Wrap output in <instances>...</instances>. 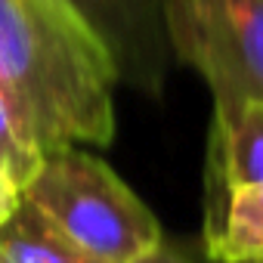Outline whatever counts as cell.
Wrapping results in <instances>:
<instances>
[{
  "instance_id": "9",
  "label": "cell",
  "mask_w": 263,
  "mask_h": 263,
  "mask_svg": "<svg viewBox=\"0 0 263 263\" xmlns=\"http://www.w3.org/2000/svg\"><path fill=\"white\" fill-rule=\"evenodd\" d=\"M134 263H195L183 248H177L174 241H167V238H161L152 251H146L143 257H137Z\"/></svg>"
},
{
  "instance_id": "5",
  "label": "cell",
  "mask_w": 263,
  "mask_h": 263,
  "mask_svg": "<svg viewBox=\"0 0 263 263\" xmlns=\"http://www.w3.org/2000/svg\"><path fill=\"white\" fill-rule=\"evenodd\" d=\"M235 189H263V102H214L204 171V245L217 235L226 198Z\"/></svg>"
},
{
  "instance_id": "4",
  "label": "cell",
  "mask_w": 263,
  "mask_h": 263,
  "mask_svg": "<svg viewBox=\"0 0 263 263\" xmlns=\"http://www.w3.org/2000/svg\"><path fill=\"white\" fill-rule=\"evenodd\" d=\"M99 34L115 59L121 84L158 96L171 65L164 0H68Z\"/></svg>"
},
{
  "instance_id": "2",
  "label": "cell",
  "mask_w": 263,
  "mask_h": 263,
  "mask_svg": "<svg viewBox=\"0 0 263 263\" xmlns=\"http://www.w3.org/2000/svg\"><path fill=\"white\" fill-rule=\"evenodd\" d=\"M22 198L99 263H134L164 238L140 195L78 146L47 152Z\"/></svg>"
},
{
  "instance_id": "10",
  "label": "cell",
  "mask_w": 263,
  "mask_h": 263,
  "mask_svg": "<svg viewBox=\"0 0 263 263\" xmlns=\"http://www.w3.org/2000/svg\"><path fill=\"white\" fill-rule=\"evenodd\" d=\"M19 201H22V189L13 183V177L7 171H0V226L13 217V211L19 208Z\"/></svg>"
},
{
  "instance_id": "8",
  "label": "cell",
  "mask_w": 263,
  "mask_h": 263,
  "mask_svg": "<svg viewBox=\"0 0 263 263\" xmlns=\"http://www.w3.org/2000/svg\"><path fill=\"white\" fill-rule=\"evenodd\" d=\"M41 161H44V152L28 137V130L22 127L19 115L7 102V96L0 93V171H7L13 177V183L19 189H25L31 183V177L37 174Z\"/></svg>"
},
{
  "instance_id": "11",
  "label": "cell",
  "mask_w": 263,
  "mask_h": 263,
  "mask_svg": "<svg viewBox=\"0 0 263 263\" xmlns=\"http://www.w3.org/2000/svg\"><path fill=\"white\" fill-rule=\"evenodd\" d=\"M0 263H4V260H0Z\"/></svg>"
},
{
  "instance_id": "1",
  "label": "cell",
  "mask_w": 263,
  "mask_h": 263,
  "mask_svg": "<svg viewBox=\"0 0 263 263\" xmlns=\"http://www.w3.org/2000/svg\"><path fill=\"white\" fill-rule=\"evenodd\" d=\"M111 53L68 0H0V93L37 149L115 140Z\"/></svg>"
},
{
  "instance_id": "6",
  "label": "cell",
  "mask_w": 263,
  "mask_h": 263,
  "mask_svg": "<svg viewBox=\"0 0 263 263\" xmlns=\"http://www.w3.org/2000/svg\"><path fill=\"white\" fill-rule=\"evenodd\" d=\"M4 263H99L65 232H59L31 201H19L13 217L0 226Z\"/></svg>"
},
{
  "instance_id": "7",
  "label": "cell",
  "mask_w": 263,
  "mask_h": 263,
  "mask_svg": "<svg viewBox=\"0 0 263 263\" xmlns=\"http://www.w3.org/2000/svg\"><path fill=\"white\" fill-rule=\"evenodd\" d=\"M208 254L217 263H263V189L229 192Z\"/></svg>"
},
{
  "instance_id": "3",
  "label": "cell",
  "mask_w": 263,
  "mask_h": 263,
  "mask_svg": "<svg viewBox=\"0 0 263 263\" xmlns=\"http://www.w3.org/2000/svg\"><path fill=\"white\" fill-rule=\"evenodd\" d=\"M164 28L214 102H263V0H164Z\"/></svg>"
}]
</instances>
